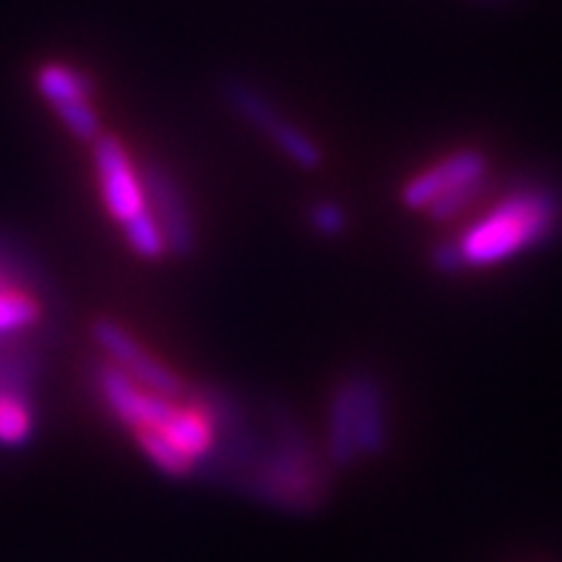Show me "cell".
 <instances>
[{"label": "cell", "instance_id": "6da1fadb", "mask_svg": "<svg viewBox=\"0 0 562 562\" xmlns=\"http://www.w3.org/2000/svg\"><path fill=\"white\" fill-rule=\"evenodd\" d=\"M557 201L546 190H517L457 238L465 267H488L528 250L554 229Z\"/></svg>", "mask_w": 562, "mask_h": 562}, {"label": "cell", "instance_id": "7a4b0ae2", "mask_svg": "<svg viewBox=\"0 0 562 562\" xmlns=\"http://www.w3.org/2000/svg\"><path fill=\"white\" fill-rule=\"evenodd\" d=\"M322 465L325 462L316 457L293 416H281L276 422V445L265 457L252 459L245 485L273 508H316L327 485Z\"/></svg>", "mask_w": 562, "mask_h": 562}, {"label": "cell", "instance_id": "3957f363", "mask_svg": "<svg viewBox=\"0 0 562 562\" xmlns=\"http://www.w3.org/2000/svg\"><path fill=\"white\" fill-rule=\"evenodd\" d=\"M224 101L236 110L238 119L256 126L261 135H267L270 144H276L296 167H302V170H318L322 167V161H325L322 147L304 133L302 126L284 119L273 106V101L252 83L227 81L224 83Z\"/></svg>", "mask_w": 562, "mask_h": 562}, {"label": "cell", "instance_id": "277c9868", "mask_svg": "<svg viewBox=\"0 0 562 562\" xmlns=\"http://www.w3.org/2000/svg\"><path fill=\"white\" fill-rule=\"evenodd\" d=\"M92 339H95L98 348L104 350L110 364L124 370L126 376L135 379L144 391L158 393V396L172 402L178 396H184V379L178 376L170 364L158 362L156 356L149 353L124 325L112 322V318H95L92 322Z\"/></svg>", "mask_w": 562, "mask_h": 562}, {"label": "cell", "instance_id": "5b68a950", "mask_svg": "<svg viewBox=\"0 0 562 562\" xmlns=\"http://www.w3.org/2000/svg\"><path fill=\"white\" fill-rule=\"evenodd\" d=\"M140 187H144V201L156 215L158 227L164 233L167 252L176 259H190L195 252V224L187 195L167 167L149 161L140 170Z\"/></svg>", "mask_w": 562, "mask_h": 562}, {"label": "cell", "instance_id": "8992f818", "mask_svg": "<svg viewBox=\"0 0 562 562\" xmlns=\"http://www.w3.org/2000/svg\"><path fill=\"white\" fill-rule=\"evenodd\" d=\"M98 393L104 405L110 407L112 416L133 430H161L172 414H176V402L164 400L158 393H149L124 373L115 364H101L98 368Z\"/></svg>", "mask_w": 562, "mask_h": 562}, {"label": "cell", "instance_id": "52a82bcc", "mask_svg": "<svg viewBox=\"0 0 562 562\" xmlns=\"http://www.w3.org/2000/svg\"><path fill=\"white\" fill-rule=\"evenodd\" d=\"M92 161H95L98 184H101V199L115 222L124 224L130 215L147 207L135 164L130 161L124 144L115 135L104 133L92 144Z\"/></svg>", "mask_w": 562, "mask_h": 562}, {"label": "cell", "instance_id": "ba28073f", "mask_svg": "<svg viewBox=\"0 0 562 562\" xmlns=\"http://www.w3.org/2000/svg\"><path fill=\"white\" fill-rule=\"evenodd\" d=\"M485 170H488V158L482 156L480 149H459V153H451L439 164L411 178L402 187V204L407 210H414V213L416 210H428L439 195H445L453 187L485 178Z\"/></svg>", "mask_w": 562, "mask_h": 562}, {"label": "cell", "instance_id": "9c48e42d", "mask_svg": "<svg viewBox=\"0 0 562 562\" xmlns=\"http://www.w3.org/2000/svg\"><path fill=\"white\" fill-rule=\"evenodd\" d=\"M350 391H353V428L356 451L359 457H379L387 448V405L385 391L376 376L370 373H353Z\"/></svg>", "mask_w": 562, "mask_h": 562}, {"label": "cell", "instance_id": "30bf717a", "mask_svg": "<svg viewBox=\"0 0 562 562\" xmlns=\"http://www.w3.org/2000/svg\"><path fill=\"white\" fill-rule=\"evenodd\" d=\"M327 462L336 468H348L359 459L356 451V428H353V391L350 379L339 382L327 405V439H325Z\"/></svg>", "mask_w": 562, "mask_h": 562}, {"label": "cell", "instance_id": "8fae6325", "mask_svg": "<svg viewBox=\"0 0 562 562\" xmlns=\"http://www.w3.org/2000/svg\"><path fill=\"white\" fill-rule=\"evenodd\" d=\"M161 434L172 442L178 453H184L193 465H199L201 459L210 457L215 448V428L210 419L201 414L199 407H176V414L167 419Z\"/></svg>", "mask_w": 562, "mask_h": 562}, {"label": "cell", "instance_id": "7c38bea8", "mask_svg": "<svg viewBox=\"0 0 562 562\" xmlns=\"http://www.w3.org/2000/svg\"><path fill=\"white\" fill-rule=\"evenodd\" d=\"M35 87L55 112L64 110V106L81 104V101H92V95H95L92 78L83 75L81 69L67 67V64H44L35 75Z\"/></svg>", "mask_w": 562, "mask_h": 562}, {"label": "cell", "instance_id": "4fadbf2b", "mask_svg": "<svg viewBox=\"0 0 562 562\" xmlns=\"http://www.w3.org/2000/svg\"><path fill=\"white\" fill-rule=\"evenodd\" d=\"M126 245L133 247L135 256L147 261H158L167 256V245H164V233L158 227L156 215L149 207H140L138 213L130 215L124 222Z\"/></svg>", "mask_w": 562, "mask_h": 562}, {"label": "cell", "instance_id": "5bb4252c", "mask_svg": "<svg viewBox=\"0 0 562 562\" xmlns=\"http://www.w3.org/2000/svg\"><path fill=\"white\" fill-rule=\"evenodd\" d=\"M135 442H138L140 451L147 453L149 462H153V465H156L161 474L187 476L195 471L193 462H190L184 453H178L176 448H172L170 439L164 437L161 430H153V428L135 430Z\"/></svg>", "mask_w": 562, "mask_h": 562}, {"label": "cell", "instance_id": "9a60e30c", "mask_svg": "<svg viewBox=\"0 0 562 562\" xmlns=\"http://www.w3.org/2000/svg\"><path fill=\"white\" fill-rule=\"evenodd\" d=\"M32 437V411L26 393H0V445H23Z\"/></svg>", "mask_w": 562, "mask_h": 562}, {"label": "cell", "instance_id": "2e32d148", "mask_svg": "<svg viewBox=\"0 0 562 562\" xmlns=\"http://www.w3.org/2000/svg\"><path fill=\"white\" fill-rule=\"evenodd\" d=\"M41 322V304L26 290L0 293V336L15 334Z\"/></svg>", "mask_w": 562, "mask_h": 562}, {"label": "cell", "instance_id": "e0dca14e", "mask_svg": "<svg viewBox=\"0 0 562 562\" xmlns=\"http://www.w3.org/2000/svg\"><path fill=\"white\" fill-rule=\"evenodd\" d=\"M488 190V181L480 178V181H471V184H462V187H453L448 190L445 195H439L434 204L428 207V215L434 222H448V218H457L459 213H465L482 193Z\"/></svg>", "mask_w": 562, "mask_h": 562}, {"label": "cell", "instance_id": "ac0fdd59", "mask_svg": "<svg viewBox=\"0 0 562 562\" xmlns=\"http://www.w3.org/2000/svg\"><path fill=\"white\" fill-rule=\"evenodd\" d=\"M32 270L23 265L21 256L9 252L7 247L0 245V293H9V290H26L32 288Z\"/></svg>", "mask_w": 562, "mask_h": 562}, {"label": "cell", "instance_id": "d6986e66", "mask_svg": "<svg viewBox=\"0 0 562 562\" xmlns=\"http://www.w3.org/2000/svg\"><path fill=\"white\" fill-rule=\"evenodd\" d=\"M311 224L316 233L327 238H336L348 227V213L336 201H316L311 207Z\"/></svg>", "mask_w": 562, "mask_h": 562}, {"label": "cell", "instance_id": "ffe728a7", "mask_svg": "<svg viewBox=\"0 0 562 562\" xmlns=\"http://www.w3.org/2000/svg\"><path fill=\"white\" fill-rule=\"evenodd\" d=\"M430 265L437 267L439 273H459V270H465V259H462V250H459L457 238H451V241H439V245L430 250Z\"/></svg>", "mask_w": 562, "mask_h": 562}]
</instances>
